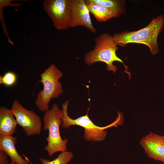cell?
<instances>
[{"instance_id":"cell-1","label":"cell","mask_w":164,"mask_h":164,"mask_svg":"<svg viewBox=\"0 0 164 164\" xmlns=\"http://www.w3.org/2000/svg\"><path fill=\"white\" fill-rule=\"evenodd\" d=\"M164 28V15L162 14L153 17L150 23L143 28L116 33L113 37L118 46L124 47L129 43L142 44L148 46L150 52L154 55L159 52L157 39Z\"/></svg>"},{"instance_id":"cell-2","label":"cell","mask_w":164,"mask_h":164,"mask_svg":"<svg viewBox=\"0 0 164 164\" xmlns=\"http://www.w3.org/2000/svg\"><path fill=\"white\" fill-rule=\"evenodd\" d=\"M95 43L94 49L86 53L84 55V61L87 65H90L97 62H104L107 65V70L112 71L114 73L117 68L113 65V63L118 61L124 66L125 72L130 77L127 71L128 67L117 55L116 52L118 47L113 36L108 33L101 34L95 38Z\"/></svg>"},{"instance_id":"cell-3","label":"cell","mask_w":164,"mask_h":164,"mask_svg":"<svg viewBox=\"0 0 164 164\" xmlns=\"http://www.w3.org/2000/svg\"><path fill=\"white\" fill-rule=\"evenodd\" d=\"M63 117L62 110L55 103L53 104L50 109L44 113L43 128L45 131L48 130L49 134L46 138L47 145L44 149L50 157L56 152L67 151L68 139H62L60 130Z\"/></svg>"},{"instance_id":"cell-4","label":"cell","mask_w":164,"mask_h":164,"mask_svg":"<svg viewBox=\"0 0 164 164\" xmlns=\"http://www.w3.org/2000/svg\"><path fill=\"white\" fill-rule=\"evenodd\" d=\"M63 75L53 64L40 74V80L38 83H42L43 88L37 94L35 104L40 111L45 112L49 110L51 99L57 98L62 94V86L59 80Z\"/></svg>"},{"instance_id":"cell-5","label":"cell","mask_w":164,"mask_h":164,"mask_svg":"<svg viewBox=\"0 0 164 164\" xmlns=\"http://www.w3.org/2000/svg\"><path fill=\"white\" fill-rule=\"evenodd\" d=\"M69 101L67 100L62 105L63 114L62 127L67 129L71 125H78L84 129V138L88 141L100 142L106 138L107 132L105 130L108 128L113 126L117 127L121 125L123 121L122 114L118 112L116 120L112 123L106 126L101 127L95 125L90 119L87 114L76 119L71 118L68 115L67 108Z\"/></svg>"},{"instance_id":"cell-6","label":"cell","mask_w":164,"mask_h":164,"mask_svg":"<svg viewBox=\"0 0 164 164\" xmlns=\"http://www.w3.org/2000/svg\"><path fill=\"white\" fill-rule=\"evenodd\" d=\"M71 0H45L43 4L45 11L55 29L66 30L71 28L72 15Z\"/></svg>"},{"instance_id":"cell-7","label":"cell","mask_w":164,"mask_h":164,"mask_svg":"<svg viewBox=\"0 0 164 164\" xmlns=\"http://www.w3.org/2000/svg\"><path fill=\"white\" fill-rule=\"evenodd\" d=\"M10 109L18 124L27 136L40 134L42 127L41 119L33 111L26 109L16 100L13 102Z\"/></svg>"},{"instance_id":"cell-8","label":"cell","mask_w":164,"mask_h":164,"mask_svg":"<svg viewBox=\"0 0 164 164\" xmlns=\"http://www.w3.org/2000/svg\"><path fill=\"white\" fill-rule=\"evenodd\" d=\"M140 143L149 157L164 163V135L150 132Z\"/></svg>"},{"instance_id":"cell-9","label":"cell","mask_w":164,"mask_h":164,"mask_svg":"<svg viewBox=\"0 0 164 164\" xmlns=\"http://www.w3.org/2000/svg\"><path fill=\"white\" fill-rule=\"evenodd\" d=\"M72 15L71 28L82 26L95 33L96 29L93 26L90 12L84 0H71Z\"/></svg>"},{"instance_id":"cell-10","label":"cell","mask_w":164,"mask_h":164,"mask_svg":"<svg viewBox=\"0 0 164 164\" xmlns=\"http://www.w3.org/2000/svg\"><path fill=\"white\" fill-rule=\"evenodd\" d=\"M17 138L12 135H0V149L5 151L11 161L16 164H29L17 152L15 147Z\"/></svg>"},{"instance_id":"cell-11","label":"cell","mask_w":164,"mask_h":164,"mask_svg":"<svg viewBox=\"0 0 164 164\" xmlns=\"http://www.w3.org/2000/svg\"><path fill=\"white\" fill-rule=\"evenodd\" d=\"M11 109L0 107V135H12L16 130L17 122Z\"/></svg>"},{"instance_id":"cell-12","label":"cell","mask_w":164,"mask_h":164,"mask_svg":"<svg viewBox=\"0 0 164 164\" xmlns=\"http://www.w3.org/2000/svg\"><path fill=\"white\" fill-rule=\"evenodd\" d=\"M89 10L99 22H104L113 18H116L114 15L108 9L92 0H85Z\"/></svg>"},{"instance_id":"cell-13","label":"cell","mask_w":164,"mask_h":164,"mask_svg":"<svg viewBox=\"0 0 164 164\" xmlns=\"http://www.w3.org/2000/svg\"><path fill=\"white\" fill-rule=\"evenodd\" d=\"M100 4L110 10L116 18L125 13V2L120 0H92Z\"/></svg>"},{"instance_id":"cell-14","label":"cell","mask_w":164,"mask_h":164,"mask_svg":"<svg viewBox=\"0 0 164 164\" xmlns=\"http://www.w3.org/2000/svg\"><path fill=\"white\" fill-rule=\"evenodd\" d=\"M73 157L72 152L66 151L61 152L56 159L52 161L43 158L39 159L42 164H67Z\"/></svg>"},{"instance_id":"cell-15","label":"cell","mask_w":164,"mask_h":164,"mask_svg":"<svg viewBox=\"0 0 164 164\" xmlns=\"http://www.w3.org/2000/svg\"><path fill=\"white\" fill-rule=\"evenodd\" d=\"M17 77L16 74L12 71H8L4 75L0 76V84L10 87L13 85L16 82Z\"/></svg>"},{"instance_id":"cell-16","label":"cell","mask_w":164,"mask_h":164,"mask_svg":"<svg viewBox=\"0 0 164 164\" xmlns=\"http://www.w3.org/2000/svg\"><path fill=\"white\" fill-rule=\"evenodd\" d=\"M14 0H0V6L3 7L6 6H12L15 7H20L22 5V3H13L12 2Z\"/></svg>"},{"instance_id":"cell-17","label":"cell","mask_w":164,"mask_h":164,"mask_svg":"<svg viewBox=\"0 0 164 164\" xmlns=\"http://www.w3.org/2000/svg\"><path fill=\"white\" fill-rule=\"evenodd\" d=\"M8 154L3 150L0 149V164H9Z\"/></svg>"},{"instance_id":"cell-18","label":"cell","mask_w":164,"mask_h":164,"mask_svg":"<svg viewBox=\"0 0 164 164\" xmlns=\"http://www.w3.org/2000/svg\"><path fill=\"white\" fill-rule=\"evenodd\" d=\"M9 164H16L14 162H13L12 161H11L9 163Z\"/></svg>"}]
</instances>
